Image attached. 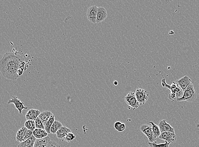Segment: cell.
<instances>
[{
    "label": "cell",
    "instance_id": "6da1fadb",
    "mask_svg": "<svg viewBox=\"0 0 199 147\" xmlns=\"http://www.w3.org/2000/svg\"><path fill=\"white\" fill-rule=\"evenodd\" d=\"M25 63L24 59L22 56L14 53H7L4 54L0 61V69L18 68L24 70Z\"/></svg>",
    "mask_w": 199,
    "mask_h": 147
},
{
    "label": "cell",
    "instance_id": "7a4b0ae2",
    "mask_svg": "<svg viewBox=\"0 0 199 147\" xmlns=\"http://www.w3.org/2000/svg\"><path fill=\"white\" fill-rule=\"evenodd\" d=\"M197 96L196 92L194 89L193 83H192L184 91L182 97L177 99V101L178 102L184 101L189 102H193L196 99Z\"/></svg>",
    "mask_w": 199,
    "mask_h": 147
},
{
    "label": "cell",
    "instance_id": "3957f363",
    "mask_svg": "<svg viewBox=\"0 0 199 147\" xmlns=\"http://www.w3.org/2000/svg\"><path fill=\"white\" fill-rule=\"evenodd\" d=\"M19 70V68H3L0 69V71L5 78L16 80L19 77L18 73Z\"/></svg>",
    "mask_w": 199,
    "mask_h": 147
},
{
    "label": "cell",
    "instance_id": "277c9868",
    "mask_svg": "<svg viewBox=\"0 0 199 147\" xmlns=\"http://www.w3.org/2000/svg\"><path fill=\"white\" fill-rule=\"evenodd\" d=\"M135 93L137 100L141 106L145 104L149 97V92L143 89L137 88Z\"/></svg>",
    "mask_w": 199,
    "mask_h": 147
},
{
    "label": "cell",
    "instance_id": "5b68a950",
    "mask_svg": "<svg viewBox=\"0 0 199 147\" xmlns=\"http://www.w3.org/2000/svg\"><path fill=\"white\" fill-rule=\"evenodd\" d=\"M124 100L126 104L130 107L132 108L134 110L138 108L140 106L134 92H130L127 94L124 98Z\"/></svg>",
    "mask_w": 199,
    "mask_h": 147
},
{
    "label": "cell",
    "instance_id": "8992f818",
    "mask_svg": "<svg viewBox=\"0 0 199 147\" xmlns=\"http://www.w3.org/2000/svg\"><path fill=\"white\" fill-rule=\"evenodd\" d=\"M140 130L147 137L149 142H156V138L153 134L152 126L147 124H142L141 125Z\"/></svg>",
    "mask_w": 199,
    "mask_h": 147
},
{
    "label": "cell",
    "instance_id": "52a82bcc",
    "mask_svg": "<svg viewBox=\"0 0 199 147\" xmlns=\"http://www.w3.org/2000/svg\"><path fill=\"white\" fill-rule=\"evenodd\" d=\"M8 104H13L15 106V109L19 111V113L21 114L22 113V110L23 109H28V108L25 107L24 103L21 101V100L18 99V97L16 96H12L11 99L7 102Z\"/></svg>",
    "mask_w": 199,
    "mask_h": 147
},
{
    "label": "cell",
    "instance_id": "ba28073f",
    "mask_svg": "<svg viewBox=\"0 0 199 147\" xmlns=\"http://www.w3.org/2000/svg\"><path fill=\"white\" fill-rule=\"evenodd\" d=\"M98 7L96 6H92L88 9L87 12L88 20L93 23H96Z\"/></svg>",
    "mask_w": 199,
    "mask_h": 147
},
{
    "label": "cell",
    "instance_id": "9c48e42d",
    "mask_svg": "<svg viewBox=\"0 0 199 147\" xmlns=\"http://www.w3.org/2000/svg\"><path fill=\"white\" fill-rule=\"evenodd\" d=\"M158 125L159 127L161 133L171 132V133H175V129L173 128L170 125L168 124L166 122V120H161L159 121Z\"/></svg>",
    "mask_w": 199,
    "mask_h": 147
},
{
    "label": "cell",
    "instance_id": "30bf717a",
    "mask_svg": "<svg viewBox=\"0 0 199 147\" xmlns=\"http://www.w3.org/2000/svg\"><path fill=\"white\" fill-rule=\"evenodd\" d=\"M159 138L170 144L173 143L176 141V136L175 133L171 132H163L161 133Z\"/></svg>",
    "mask_w": 199,
    "mask_h": 147
},
{
    "label": "cell",
    "instance_id": "8fae6325",
    "mask_svg": "<svg viewBox=\"0 0 199 147\" xmlns=\"http://www.w3.org/2000/svg\"><path fill=\"white\" fill-rule=\"evenodd\" d=\"M176 82L182 90L184 91L189 85L192 83V80L189 76H185L177 80Z\"/></svg>",
    "mask_w": 199,
    "mask_h": 147
},
{
    "label": "cell",
    "instance_id": "7c38bea8",
    "mask_svg": "<svg viewBox=\"0 0 199 147\" xmlns=\"http://www.w3.org/2000/svg\"><path fill=\"white\" fill-rule=\"evenodd\" d=\"M107 17V12L106 9L103 7H101V6L98 7L97 18H96V23H101L104 21Z\"/></svg>",
    "mask_w": 199,
    "mask_h": 147
},
{
    "label": "cell",
    "instance_id": "4fadbf2b",
    "mask_svg": "<svg viewBox=\"0 0 199 147\" xmlns=\"http://www.w3.org/2000/svg\"><path fill=\"white\" fill-rule=\"evenodd\" d=\"M41 113L40 111L38 110L30 109L26 113V115H25V118H26L27 121L31 120V121H35L37 118L38 117Z\"/></svg>",
    "mask_w": 199,
    "mask_h": 147
},
{
    "label": "cell",
    "instance_id": "5bb4252c",
    "mask_svg": "<svg viewBox=\"0 0 199 147\" xmlns=\"http://www.w3.org/2000/svg\"><path fill=\"white\" fill-rule=\"evenodd\" d=\"M54 116V114H53L50 111H45L40 113L38 117L45 126L49 119Z\"/></svg>",
    "mask_w": 199,
    "mask_h": 147
},
{
    "label": "cell",
    "instance_id": "9a60e30c",
    "mask_svg": "<svg viewBox=\"0 0 199 147\" xmlns=\"http://www.w3.org/2000/svg\"><path fill=\"white\" fill-rule=\"evenodd\" d=\"M50 141L51 139L48 136L42 139H36L33 147H46Z\"/></svg>",
    "mask_w": 199,
    "mask_h": 147
},
{
    "label": "cell",
    "instance_id": "2e32d148",
    "mask_svg": "<svg viewBox=\"0 0 199 147\" xmlns=\"http://www.w3.org/2000/svg\"><path fill=\"white\" fill-rule=\"evenodd\" d=\"M71 132V130L65 126H62L56 133L57 137L59 139L64 138L68 134Z\"/></svg>",
    "mask_w": 199,
    "mask_h": 147
},
{
    "label": "cell",
    "instance_id": "e0dca14e",
    "mask_svg": "<svg viewBox=\"0 0 199 147\" xmlns=\"http://www.w3.org/2000/svg\"><path fill=\"white\" fill-rule=\"evenodd\" d=\"M48 133L45 129H36L33 132V135L37 139L43 138L47 137Z\"/></svg>",
    "mask_w": 199,
    "mask_h": 147
},
{
    "label": "cell",
    "instance_id": "ac0fdd59",
    "mask_svg": "<svg viewBox=\"0 0 199 147\" xmlns=\"http://www.w3.org/2000/svg\"><path fill=\"white\" fill-rule=\"evenodd\" d=\"M36 138L32 135L30 139L21 142L18 147H33Z\"/></svg>",
    "mask_w": 199,
    "mask_h": 147
},
{
    "label": "cell",
    "instance_id": "d6986e66",
    "mask_svg": "<svg viewBox=\"0 0 199 147\" xmlns=\"http://www.w3.org/2000/svg\"><path fill=\"white\" fill-rule=\"evenodd\" d=\"M28 129L25 127H23L18 131L17 133L16 139L18 142H22L24 141L25 136Z\"/></svg>",
    "mask_w": 199,
    "mask_h": 147
},
{
    "label": "cell",
    "instance_id": "ffe728a7",
    "mask_svg": "<svg viewBox=\"0 0 199 147\" xmlns=\"http://www.w3.org/2000/svg\"><path fill=\"white\" fill-rule=\"evenodd\" d=\"M63 126V125L60 122L58 121H55L52 125H51V129H50V132L51 133H57V132L60 129L61 127Z\"/></svg>",
    "mask_w": 199,
    "mask_h": 147
},
{
    "label": "cell",
    "instance_id": "44dd1931",
    "mask_svg": "<svg viewBox=\"0 0 199 147\" xmlns=\"http://www.w3.org/2000/svg\"><path fill=\"white\" fill-rule=\"evenodd\" d=\"M149 123L151 125L152 131H153L154 137L155 138L159 137L162 133L160 130L159 127L157 125L155 124L154 122H150Z\"/></svg>",
    "mask_w": 199,
    "mask_h": 147
},
{
    "label": "cell",
    "instance_id": "7402d4cb",
    "mask_svg": "<svg viewBox=\"0 0 199 147\" xmlns=\"http://www.w3.org/2000/svg\"><path fill=\"white\" fill-rule=\"evenodd\" d=\"M55 116L49 119V121L46 123L45 125V130L46 132H47L48 134L51 133L50 132V129H51V125H52L53 123L55 121Z\"/></svg>",
    "mask_w": 199,
    "mask_h": 147
},
{
    "label": "cell",
    "instance_id": "603a6c76",
    "mask_svg": "<svg viewBox=\"0 0 199 147\" xmlns=\"http://www.w3.org/2000/svg\"><path fill=\"white\" fill-rule=\"evenodd\" d=\"M25 127H26L28 129L31 130L33 132L36 129L35 121L29 120L27 121L25 123Z\"/></svg>",
    "mask_w": 199,
    "mask_h": 147
},
{
    "label": "cell",
    "instance_id": "cb8c5ba5",
    "mask_svg": "<svg viewBox=\"0 0 199 147\" xmlns=\"http://www.w3.org/2000/svg\"><path fill=\"white\" fill-rule=\"evenodd\" d=\"M114 128L118 132H122L126 129V125L119 121H117L114 124Z\"/></svg>",
    "mask_w": 199,
    "mask_h": 147
},
{
    "label": "cell",
    "instance_id": "d4e9b609",
    "mask_svg": "<svg viewBox=\"0 0 199 147\" xmlns=\"http://www.w3.org/2000/svg\"><path fill=\"white\" fill-rule=\"evenodd\" d=\"M147 144L150 147H169L170 144L166 142H165L164 143L159 144H157L156 142H149Z\"/></svg>",
    "mask_w": 199,
    "mask_h": 147
},
{
    "label": "cell",
    "instance_id": "484cf974",
    "mask_svg": "<svg viewBox=\"0 0 199 147\" xmlns=\"http://www.w3.org/2000/svg\"><path fill=\"white\" fill-rule=\"evenodd\" d=\"M34 121H35L36 129H45L44 125H43V123H42V121H41L39 117H37L36 119Z\"/></svg>",
    "mask_w": 199,
    "mask_h": 147
},
{
    "label": "cell",
    "instance_id": "4316f807",
    "mask_svg": "<svg viewBox=\"0 0 199 147\" xmlns=\"http://www.w3.org/2000/svg\"><path fill=\"white\" fill-rule=\"evenodd\" d=\"M76 138V136L72 132L68 133V134L64 138V139L65 141L66 142H69L70 141H72Z\"/></svg>",
    "mask_w": 199,
    "mask_h": 147
},
{
    "label": "cell",
    "instance_id": "83f0119b",
    "mask_svg": "<svg viewBox=\"0 0 199 147\" xmlns=\"http://www.w3.org/2000/svg\"><path fill=\"white\" fill-rule=\"evenodd\" d=\"M46 147H61L58 143L53 141H51L48 143Z\"/></svg>",
    "mask_w": 199,
    "mask_h": 147
},
{
    "label": "cell",
    "instance_id": "f1b7e54d",
    "mask_svg": "<svg viewBox=\"0 0 199 147\" xmlns=\"http://www.w3.org/2000/svg\"><path fill=\"white\" fill-rule=\"evenodd\" d=\"M162 85L164 88H166L169 89L170 90L171 89V86L170 85H167L166 82V80L165 78H163L162 80Z\"/></svg>",
    "mask_w": 199,
    "mask_h": 147
},
{
    "label": "cell",
    "instance_id": "f546056e",
    "mask_svg": "<svg viewBox=\"0 0 199 147\" xmlns=\"http://www.w3.org/2000/svg\"><path fill=\"white\" fill-rule=\"evenodd\" d=\"M168 97L170 99V100L173 101L177 99L176 95L175 94L172 93H171L169 95Z\"/></svg>",
    "mask_w": 199,
    "mask_h": 147
},
{
    "label": "cell",
    "instance_id": "4dcf8cb0",
    "mask_svg": "<svg viewBox=\"0 0 199 147\" xmlns=\"http://www.w3.org/2000/svg\"><path fill=\"white\" fill-rule=\"evenodd\" d=\"M118 81H115L114 82V85H115V86H117V85H118Z\"/></svg>",
    "mask_w": 199,
    "mask_h": 147
},
{
    "label": "cell",
    "instance_id": "1f68e13d",
    "mask_svg": "<svg viewBox=\"0 0 199 147\" xmlns=\"http://www.w3.org/2000/svg\"><path fill=\"white\" fill-rule=\"evenodd\" d=\"M169 34L170 35H171L174 34V31H170L169 32Z\"/></svg>",
    "mask_w": 199,
    "mask_h": 147
}]
</instances>
